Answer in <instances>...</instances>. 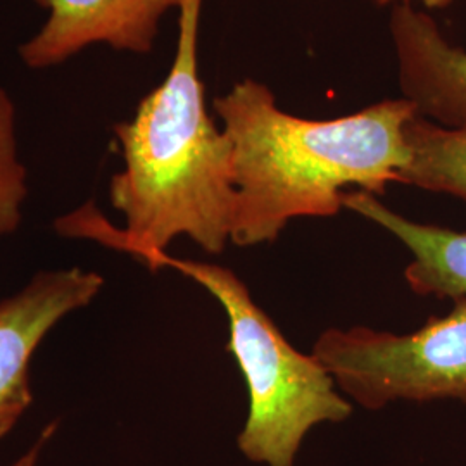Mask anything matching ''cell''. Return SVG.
<instances>
[{"label":"cell","instance_id":"8992f818","mask_svg":"<svg viewBox=\"0 0 466 466\" xmlns=\"http://www.w3.org/2000/svg\"><path fill=\"white\" fill-rule=\"evenodd\" d=\"M49 16L19 47L30 69L59 66L90 46L149 54L161 19L184 0H34Z\"/></svg>","mask_w":466,"mask_h":466},{"label":"cell","instance_id":"6da1fadb","mask_svg":"<svg viewBox=\"0 0 466 466\" xmlns=\"http://www.w3.org/2000/svg\"><path fill=\"white\" fill-rule=\"evenodd\" d=\"M200 9L202 0L182 2L167 78L142 99L132 119L115 127L125 165L111 178L109 199L125 218V228L85 204L56 221L63 237L99 242L146 265L182 235L209 254H221L232 242V144L206 107Z\"/></svg>","mask_w":466,"mask_h":466},{"label":"cell","instance_id":"9c48e42d","mask_svg":"<svg viewBox=\"0 0 466 466\" xmlns=\"http://www.w3.org/2000/svg\"><path fill=\"white\" fill-rule=\"evenodd\" d=\"M410 161L400 184L448 194L466 204V125L448 128L421 116L404 127Z\"/></svg>","mask_w":466,"mask_h":466},{"label":"cell","instance_id":"30bf717a","mask_svg":"<svg viewBox=\"0 0 466 466\" xmlns=\"http://www.w3.org/2000/svg\"><path fill=\"white\" fill-rule=\"evenodd\" d=\"M28 198V171L19 157L15 100L0 86V237L16 232Z\"/></svg>","mask_w":466,"mask_h":466},{"label":"cell","instance_id":"52a82bcc","mask_svg":"<svg viewBox=\"0 0 466 466\" xmlns=\"http://www.w3.org/2000/svg\"><path fill=\"white\" fill-rule=\"evenodd\" d=\"M389 26L402 99L441 127H465L466 50L451 46L435 19L410 2L392 9Z\"/></svg>","mask_w":466,"mask_h":466},{"label":"cell","instance_id":"3957f363","mask_svg":"<svg viewBox=\"0 0 466 466\" xmlns=\"http://www.w3.org/2000/svg\"><path fill=\"white\" fill-rule=\"evenodd\" d=\"M150 269L171 268L204 287L228 318L232 352L248 383L249 413L237 437L240 452L267 466H296L306 435L319 423L350 417V400L317 358L294 350L273 319L254 302L249 289L232 269L211 263L150 258Z\"/></svg>","mask_w":466,"mask_h":466},{"label":"cell","instance_id":"277c9868","mask_svg":"<svg viewBox=\"0 0 466 466\" xmlns=\"http://www.w3.org/2000/svg\"><path fill=\"white\" fill-rule=\"evenodd\" d=\"M313 356L337 387L368 410L396 400H451L466 404V299L417 332H377L367 327L330 329Z\"/></svg>","mask_w":466,"mask_h":466},{"label":"cell","instance_id":"7c38bea8","mask_svg":"<svg viewBox=\"0 0 466 466\" xmlns=\"http://www.w3.org/2000/svg\"><path fill=\"white\" fill-rule=\"evenodd\" d=\"M377 2H379V4H389V2H396V0H377ZM398 2H410V4L418 2V4H421L423 7L435 9V7H446V5H450L452 0H398Z\"/></svg>","mask_w":466,"mask_h":466},{"label":"cell","instance_id":"5b68a950","mask_svg":"<svg viewBox=\"0 0 466 466\" xmlns=\"http://www.w3.org/2000/svg\"><path fill=\"white\" fill-rule=\"evenodd\" d=\"M102 287L99 273L67 268L38 273L17 294L0 300V439L34 402L35 350L63 318L96 299Z\"/></svg>","mask_w":466,"mask_h":466},{"label":"cell","instance_id":"8fae6325","mask_svg":"<svg viewBox=\"0 0 466 466\" xmlns=\"http://www.w3.org/2000/svg\"><path fill=\"white\" fill-rule=\"evenodd\" d=\"M57 431V421H52L49 423L42 433H40V437L35 441L34 444H32V448L26 451L25 454H21L19 458H17L16 461L13 463L11 466H38L40 465V460H42V452L46 450V446L49 444L50 439L54 437V433Z\"/></svg>","mask_w":466,"mask_h":466},{"label":"cell","instance_id":"4fadbf2b","mask_svg":"<svg viewBox=\"0 0 466 466\" xmlns=\"http://www.w3.org/2000/svg\"><path fill=\"white\" fill-rule=\"evenodd\" d=\"M375 2H377V0H375Z\"/></svg>","mask_w":466,"mask_h":466},{"label":"cell","instance_id":"ba28073f","mask_svg":"<svg viewBox=\"0 0 466 466\" xmlns=\"http://www.w3.org/2000/svg\"><path fill=\"white\" fill-rule=\"evenodd\" d=\"M344 208L396 235L410 249L413 259L404 277L415 294L466 299V232L400 217L363 190L346 194Z\"/></svg>","mask_w":466,"mask_h":466},{"label":"cell","instance_id":"7a4b0ae2","mask_svg":"<svg viewBox=\"0 0 466 466\" xmlns=\"http://www.w3.org/2000/svg\"><path fill=\"white\" fill-rule=\"evenodd\" d=\"M213 106L232 144V242L240 248L273 242L294 218L337 215L348 187L382 196L410 161L404 127L417 109L402 97L350 116L304 119L248 78Z\"/></svg>","mask_w":466,"mask_h":466}]
</instances>
